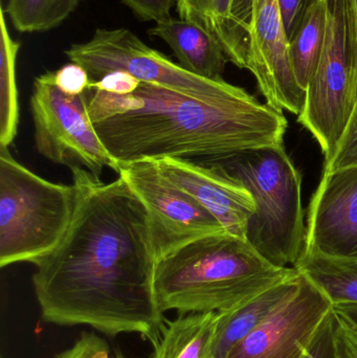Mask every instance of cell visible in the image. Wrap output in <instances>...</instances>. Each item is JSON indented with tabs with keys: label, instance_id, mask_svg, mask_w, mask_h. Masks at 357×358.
<instances>
[{
	"label": "cell",
	"instance_id": "obj_1",
	"mask_svg": "<svg viewBox=\"0 0 357 358\" xmlns=\"http://www.w3.org/2000/svg\"><path fill=\"white\" fill-rule=\"evenodd\" d=\"M71 171L79 189L75 217L33 275L42 320L109 336L138 334L155 345L165 319L148 213L121 176L105 183L83 168Z\"/></svg>",
	"mask_w": 357,
	"mask_h": 358
},
{
	"label": "cell",
	"instance_id": "obj_2",
	"mask_svg": "<svg viewBox=\"0 0 357 358\" xmlns=\"http://www.w3.org/2000/svg\"><path fill=\"white\" fill-rule=\"evenodd\" d=\"M87 110L119 166L163 157L207 162L284 146L289 125L283 113L247 92L205 102L146 83L126 96L88 88Z\"/></svg>",
	"mask_w": 357,
	"mask_h": 358
},
{
	"label": "cell",
	"instance_id": "obj_3",
	"mask_svg": "<svg viewBox=\"0 0 357 358\" xmlns=\"http://www.w3.org/2000/svg\"><path fill=\"white\" fill-rule=\"evenodd\" d=\"M297 271L272 264L247 240L224 231L199 238L159 261L155 294L163 313H222Z\"/></svg>",
	"mask_w": 357,
	"mask_h": 358
},
{
	"label": "cell",
	"instance_id": "obj_4",
	"mask_svg": "<svg viewBox=\"0 0 357 358\" xmlns=\"http://www.w3.org/2000/svg\"><path fill=\"white\" fill-rule=\"evenodd\" d=\"M242 183L255 200L247 240L278 267L295 266L305 243L302 176L284 146L253 149L201 162Z\"/></svg>",
	"mask_w": 357,
	"mask_h": 358
},
{
	"label": "cell",
	"instance_id": "obj_5",
	"mask_svg": "<svg viewBox=\"0 0 357 358\" xmlns=\"http://www.w3.org/2000/svg\"><path fill=\"white\" fill-rule=\"evenodd\" d=\"M79 202L75 183L40 178L0 147V267L38 264L61 243Z\"/></svg>",
	"mask_w": 357,
	"mask_h": 358
},
{
	"label": "cell",
	"instance_id": "obj_6",
	"mask_svg": "<svg viewBox=\"0 0 357 358\" xmlns=\"http://www.w3.org/2000/svg\"><path fill=\"white\" fill-rule=\"evenodd\" d=\"M357 102V45L351 0H327L322 56L298 122L333 157Z\"/></svg>",
	"mask_w": 357,
	"mask_h": 358
},
{
	"label": "cell",
	"instance_id": "obj_7",
	"mask_svg": "<svg viewBox=\"0 0 357 358\" xmlns=\"http://www.w3.org/2000/svg\"><path fill=\"white\" fill-rule=\"evenodd\" d=\"M71 62L89 73L92 81L106 73L124 71L140 83L159 86L205 102L236 98L247 90L221 80L195 75L142 41L125 27L96 29L86 42L73 43L65 50Z\"/></svg>",
	"mask_w": 357,
	"mask_h": 358
},
{
	"label": "cell",
	"instance_id": "obj_8",
	"mask_svg": "<svg viewBox=\"0 0 357 358\" xmlns=\"http://www.w3.org/2000/svg\"><path fill=\"white\" fill-rule=\"evenodd\" d=\"M29 107L42 157L99 178L105 168L119 172V164L105 148L88 115L87 90L79 96L65 94L54 83V71H46L34 81Z\"/></svg>",
	"mask_w": 357,
	"mask_h": 358
},
{
	"label": "cell",
	"instance_id": "obj_9",
	"mask_svg": "<svg viewBox=\"0 0 357 358\" xmlns=\"http://www.w3.org/2000/svg\"><path fill=\"white\" fill-rule=\"evenodd\" d=\"M117 173L148 213L157 262L199 238L226 231L198 200L168 178L154 159L122 164Z\"/></svg>",
	"mask_w": 357,
	"mask_h": 358
},
{
	"label": "cell",
	"instance_id": "obj_10",
	"mask_svg": "<svg viewBox=\"0 0 357 358\" xmlns=\"http://www.w3.org/2000/svg\"><path fill=\"white\" fill-rule=\"evenodd\" d=\"M331 310L326 294L302 273L295 294L226 358H303Z\"/></svg>",
	"mask_w": 357,
	"mask_h": 358
},
{
	"label": "cell",
	"instance_id": "obj_11",
	"mask_svg": "<svg viewBox=\"0 0 357 358\" xmlns=\"http://www.w3.org/2000/svg\"><path fill=\"white\" fill-rule=\"evenodd\" d=\"M249 71L272 108L280 113H302L306 92L298 85L289 62L280 0H253Z\"/></svg>",
	"mask_w": 357,
	"mask_h": 358
},
{
	"label": "cell",
	"instance_id": "obj_12",
	"mask_svg": "<svg viewBox=\"0 0 357 358\" xmlns=\"http://www.w3.org/2000/svg\"><path fill=\"white\" fill-rule=\"evenodd\" d=\"M302 252L357 258V167L323 174L308 208Z\"/></svg>",
	"mask_w": 357,
	"mask_h": 358
},
{
	"label": "cell",
	"instance_id": "obj_13",
	"mask_svg": "<svg viewBox=\"0 0 357 358\" xmlns=\"http://www.w3.org/2000/svg\"><path fill=\"white\" fill-rule=\"evenodd\" d=\"M154 161L168 178L198 200L228 233L247 240L256 204L242 183L214 164L176 157Z\"/></svg>",
	"mask_w": 357,
	"mask_h": 358
},
{
	"label": "cell",
	"instance_id": "obj_14",
	"mask_svg": "<svg viewBox=\"0 0 357 358\" xmlns=\"http://www.w3.org/2000/svg\"><path fill=\"white\" fill-rule=\"evenodd\" d=\"M175 6L180 18L212 36L230 62L249 69L253 0H176Z\"/></svg>",
	"mask_w": 357,
	"mask_h": 358
},
{
	"label": "cell",
	"instance_id": "obj_15",
	"mask_svg": "<svg viewBox=\"0 0 357 358\" xmlns=\"http://www.w3.org/2000/svg\"><path fill=\"white\" fill-rule=\"evenodd\" d=\"M299 271L230 310L218 313L212 358H226L230 351L264 323L301 283Z\"/></svg>",
	"mask_w": 357,
	"mask_h": 358
},
{
	"label": "cell",
	"instance_id": "obj_16",
	"mask_svg": "<svg viewBox=\"0 0 357 358\" xmlns=\"http://www.w3.org/2000/svg\"><path fill=\"white\" fill-rule=\"evenodd\" d=\"M148 33L165 41L173 50L178 64L187 71L207 79H224L230 61L220 44L198 25L170 17L155 23Z\"/></svg>",
	"mask_w": 357,
	"mask_h": 358
},
{
	"label": "cell",
	"instance_id": "obj_17",
	"mask_svg": "<svg viewBox=\"0 0 357 358\" xmlns=\"http://www.w3.org/2000/svg\"><path fill=\"white\" fill-rule=\"evenodd\" d=\"M218 313L180 315L168 322L151 358H212Z\"/></svg>",
	"mask_w": 357,
	"mask_h": 358
},
{
	"label": "cell",
	"instance_id": "obj_18",
	"mask_svg": "<svg viewBox=\"0 0 357 358\" xmlns=\"http://www.w3.org/2000/svg\"><path fill=\"white\" fill-rule=\"evenodd\" d=\"M327 29V0H314L297 33L289 41V57L298 85L307 90L324 48Z\"/></svg>",
	"mask_w": 357,
	"mask_h": 358
},
{
	"label": "cell",
	"instance_id": "obj_19",
	"mask_svg": "<svg viewBox=\"0 0 357 358\" xmlns=\"http://www.w3.org/2000/svg\"><path fill=\"white\" fill-rule=\"evenodd\" d=\"M293 267L318 286L333 306L357 304V258L302 252Z\"/></svg>",
	"mask_w": 357,
	"mask_h": 358
},
{
	"label": "cell",
	"instance_id": "obj_20",
	"mask_svg": "<svg viewBox=\"0 0 357 358\" xmlns=\"http://www.w3.org/2000/svg\"><path fill=\"white\" fill-rule=\"evenodd\" d=\"M0 147H10L19 125L17 57L21 43L8 33L6 14L0 8Z\"/></svg>",
	"mask_w": 357,
	"mask_h": 358
},
{
	"label": "cell",
	"instance_id": "obj_21",
	"mask_svg": "<svg viewBox=\"0 0 357 358\" xmlns=\"http://www.w3.org/2000/svg\"><path fill=\"white\" fill-rule=\"evenodd\" d=\"M81 0H8L4 14L20 33L56 29L77 10Z\"/></svg>",
	"mask_w": 357,
	"mask_h": 358
},
{
	"label": "cell",
	"instance_id": "obj_22",
	"mask_svg": "<svg viewBox=\"0 0 357 358\" xmlns=\"http://www.w3.org/2000/svg\"><path fill=\"white\" fill-rule=\"evenodd\" d=\"M351 167H357V102L333 157L325 162L324 173Z\"/></svg>",
	"mask_w": 357,
	"mask_h": 358
},
{
	"label": "cell",
	"instance_id": "obj_23",
	"mask_svg": "<svg viewBox=\"0 0 357 358\" xmlns=\"http://www.w3.org/2000/svg\"><path fill=\"white\" fill-rule=\"evenodd\" d=\"M335 313L327 315L303 358H340L335 338Z\"/></svg>",
	"mask_w": 357,
	"mask_h": 358
},
{
	"label": "cell",
	"instance_id": "obj_24",
	"mask_svg": "<svg viewBox=\"0 0 357 358\" xmlns=\"http://www.w3.org/2000/svg\"><path fill=\"white\" fill-rule=\"evenodd\" d=\"M90 82L89 73L78 63H67L54 71V83L63 92L71 96L84 94Z\"/></svg>",
	"mask_w": 357,
	"mask_h": 358
},
{
	"label": "cell",
	"instance_id": "obj_25",
	"mask_svg": "<svg viewBox=\"0 0 357 358\" xmlns=\"http://www.w3.org/2000/svg\"><path fill=\"white\" fill-rule=\"evenodd\" d=\"M109 352L110 347L104 338L94 332H82L75 344L56 358H102Z\"/></svg>",
	"mask_w": 357,
	"mask_h": 358
},
{
	"label": "cell",
	"instance_id": "obj_26",
	"mask_svg": "<svg viewBox=\"0 0 357 358\" xmlns=\"http://www.w3.org/2000/svg\"><path fill=\"white\" fill-rule=\"evenodd\" d=\"M140 85V80L136 79L131 73L124 71H115L106 73L96 81L90 82L88 88L126 96V94H133Z\"/></svg>",
	"mask_w": 357,
	"mask_h": 358
},
{
	"label": "cell",
	"instance_id": "obj_27",
	"mask_svg": "<svg viewBox=\"0 0 357 358\" xmlns=\"http://www.w3.org/2000/svg\"><path fill=\"white\" fill-rule=\"evenodd\" d=\"M132 10L136 18L142 21L166 20L171 17L172 8L176 0H122Z\"/></svg>",
	"mask_w": 357,
	"mask_h": 358
},
{
	"label": "cell",
	"instance_id": "obj_28",
	"mask_svg": "<svg viewBox=\"0 0 357 358\" xmlns=\"http://www.w3.org/2000/svg\"><path fill=\"white\" fill-rule=\"evenodd\" d=\"M314 0H280L283 25L287 42L297 33L306 10Z\"/></svg>",
	"mask_w": 357,
	"mask_h": 358
},
{
	"label": "cell",
	"instance_id": "obj_29",
	"mask_svg": "<svg viewBox=\"0 0 357 358\" xmlns=\"http://www.w3.org/2000/svg\"><path fill=\"white\" fill-rule=\"evenodd\" d=\"M335 338L340 358H357V338L337 319L335 323Z\"/></svg>",
	"mask_w": 357,
	"mask_h": 358
},
{
	"label": "cell",
	"instance_id": "obj_30",
	"mask_svg": "<svg viewBox=\"0 0 357 358\" xmlns=\"http://www.w3.org/2000/svg\"><path fill=\"white\" fill-rule=\"evenodd\" d=\"M333 313L347 329L357 338V304H337L333 306Z\"/></svg>",
	"mask_w": 357,
	"mask_h": 358
},
{
	"label": "cell",
	"instance_id": "obj_31",
	"mask_svg": "<svg viewBox=\"0 0 357 358\" xmlns=\"http://www.w3.org/2000/svg\"><path fill=\"white\" fill-rule=\"evenodd\" d=\"M352 15H354V33L357 45V0H351Z\"/></svg>",
	"mask_w": 357,
	"mask_h": 358
},
{
	"label": "cell",
	"instance_id": "obj_32",
	"mask_svg": "<svg viewBox=\"0 0 357 358\" xmlns=\"http://www.w3.org/2000/svg\"><path fill=\"white\" fill-rule=\"evenodd\" d=\"M102 358H110V357H109V355H105V357H102ZM115 358H124V357H122L121 355H115Z\"/></svg>",
	"mask_w": 357,
	"mask_h": 358
},
{
	"label": "cell",
	"instance_id": "obj_33",
	"mask_svg": "<svg viewBox=\"0 0 357 358\" xmlns=\"http://www.w3.org/2000/svg\"><path fill=\"white\" fill-rule=\"evenodd\" d=\"M1 358H4V357H1Z\"/></svg>",
	"mask_w": 357,
	"mask_h": 358
}]
</instances>
